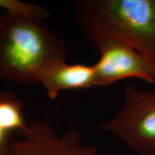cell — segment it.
Wrapping results in <instances>:
<instances>
[{"mask_svg": "<svg viewBox=\"0 0 155 155\" xmlns=\"http://www.w3.org/2000/svg\"><path fill=\"white\" fill-rule=\"evenodd\" d=\"M10 132L7 131V129L0 121V149L10 144V142L8 141V134Z\"/></svg>", "mask_w": 155, "mask_h": 155, "instance_id": "8", "label": "cell"}, {"mask_svg": "<svg viewBox=\"0 0 155 155\" xmlns=\"http://www.w3.org/2000/svg\"><path fill=\"white\" fill-rule=\"evenodd\" d=\"M39 83L44 86L51 99L63 91L91 88L96 86L94 65L68 64L67 61L53 63L41 74Z\"/></svg>", "mask_w": 155, "mask_h": 155, "instance_id": "6", "label": "cell"}, {"mask_svg": "<svg viewBox=\"0 0 155 155\" xmlns=\"http://www.w3.org/2000/svg\"><path fill=\"white\" fill-rule=\"evenodd\" d=\"M93 44L100 53L94 65L96 86L106 87L130 78L155 84V65L137 50L114 40H100Z\"/></svg>", "mask_w": 155, "mask_h": 155, "instance_id": "4", "label": "cell"}, {"mask_svg": "<svg viewBox=\"0 0 155 155\" xmlns=\"http://www.w3.org/2000/svg\"><path fill=\"white\" fill-rule=\"evenodd\" d=\"M0 9L4 11L39 17L41 19L51 17L50 11L44 7L18 0H0Z\"/></svg>", "mask_w": 155, "mask_h": 155, "instance_id": "7", "label": "cell"}, {"mask_svg": "<svg viewBox=\"0 0 155 155\" xmlns=\"http://www.w3.org/2000/svg\"><path fill=\"white\" fill-rule=\"evenodd\" d=\"M9 153H10V144L0 149V155H9Z\"/></svg>", "mask_w": 155, "mask_h": 155, "instance_id": "9", "label": "cell"}, {"mask_svg": "<svg viewBox=\"0 0 155 155\" xmlns=\"http://www.w3.org/2000/svg\"><path fill=\"white\" fill-rule=\"evenodd\" d=\"M140 155H155V92L127 85L121 109L99 127Z\"/></svg>", "mask_w": 155, "mask_h": 155, "instance_id": "3", "label": "cell"}, {"mask_svg": "<svg viewBox=\"0 0 155 155\" xmlns=\"http://www.w3.org/2000/svg\"><path fill=\"white\" fill-rule=\"evenodd\" d=\"M67 57L65 42L44 19L8 11L0 13V79L39 83L47 67L67 61Z\"/></svg>", "mask_w": 155, "mask_h": 155, "instance_id": "1", "label": "cell"}, {"mask_svg": "<svg viewBox=\"0 0 155 155\" xmlns=\"http://www.w3.org/2000/svg\"><path fill=\"white\" fill-rule=\"evenodd\" d=\"M76 11L92 43L120 41L155 65V0H85L78 2Z\"/></svg>", "mask_w": 155, "mask_h": 155, "instance_id": "2", "label": "cell"}, {"mask_svg": "<svg viewBox=\"0 0 155 155\" xmlns=\"http://www.w3.org/2000/svg\"><path fill=\"white\" fill-rule=\"evenodd\" d=\"M22 139L10 143L9 155H101L97 147L84 144L77 128L59 135L48 122H28Z\"/></svg>", "mask_w": 155, "mask_h": 155, "instance_id": "5", "label": "cell"}]
</instances>
